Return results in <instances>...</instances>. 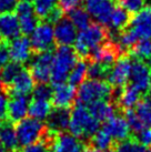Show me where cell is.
Masks as SVG:
<instances>
[{"instance_id":"6da1fadb","label":"cell","mask_w":151,"mask_h":152,"mask_svg":"<svg viewBox=\"0 0 151 152\" xmlns=\"http://www.w3.org/2000/svg\"><path fill=\"white\" fill-rule=\"evenodd\" d=\"M110 38L107 27L98 22H91L84 29L79 30L75 41V50L77 55L82 58H89L90 53L96 48Z\"/></svg>"},{"instance_id":"7a4b0ae2","label":"cell","mask_w":151,"mask_h":152,"mask_svg":"<svg viewBox=\"0 0 151 152\" xmlns=\"http://www.w3.org/2000/svg\"><path fill=\"white\" fill-rule=\"evenodd\" d=\"M78 57L75 48L70 46H59L54 53V62L51 68L50 81L54 86L65 83L68 76L78 61Z\"/></svg>"},{"instance_id":"3957f363","label":"cell","mask_w":151,"mask_h":152,"mask_svg":"<svg viewBox=\"0 0 151 152\" xmlns=\"http://www.w3.org/2000/svg\"><path fill=\"white\" fill-rule=\"evenodd\" d=\"M100 129V122L95 119L84 106L78 104L71 110L68 130L77 138H91Z\"/></svg>"},{"instance_id":"277c9868","label":"cell","mask_w":151,"mask_h":152,"mask_svg":"<svg viewBox=\"0 0 151 152\" xmlns=\"http://www.w3.org/2000/svg\"><path fill=\"white\" fill-rule=\"evenodd\" d=\"M113 89L103 80L89 79L79 85L77 91V103L81 106H89L98 100H110Z\"/></svg>"},{"instance_id":"5b68a950","label":"cell","mask_w":151,"mask_h":152,"mask_svg":"<svg viewBox=\"0 0 151 152\" xmlns=\"http://www.w3.org/2000/svg\"><path fill=\"white\" fill-rule=\"evenodd\" d=\"M15 129H16L19 145L26 147L41 139L42 135L46 132L47 127L40 120L28 117L17 122V126Z\"/></svg>"},{"instance_id":"8992f818","label":"cell","mask_w":151,"mask_h":152,"mask_svg":"<svg viewBox=\"0 0 151 152\" xmlns=\"http://www.w3.org/2000/svg\"><path fill=\"white\" fill-rule=\"evenodd\" d=\"M30 73L37 83H47L50 81L51 68L54 62V53L51 50L36 52L34 58H31Z\"/></svg>"},{"instance_id":"52a82bcc","label":"cell","mask_w":151,"mask_h":152,"mask_svg":"<svg viewBox=\"0 0 151 152\" xmlns=\"http://www.w3.org/2000/svg\"><path fill=\"white\" fill-rule=\"evenodd\" d=\"M30 43L34 52L51 50L55 45V34L52 23L48 21H42L38 23L36 29L30 34Z\"/></svg>"},{"instance_id":"ba28073f","label":"cell","mask_w":151,"mask_h":152,"mask_svg":"<svg viewBox=\"0 0 151 152\" xmlns=\"http://www.w3.org/2000/svg\"><path fill=\"white\" fill-rule=\"evenodd\" d=\"M121 56H123V53L120 47L118 46V43L108 39L98 48L92 50L89 57H90V60L97 61L102 66H105L106 68L110 69Z\"/></svg>"},{"instance_id":"9c48e42d","label":"cell","mask_w":151,"mask_h":152,"mask_svg":"<svg viewBox=\"0 0 151 152\" xmlns=\"http://www.w3.org/2000/svg\"><path fill=\"white\" fill-rule=\"evenodd\" d=\"M129 80L131 81V86L140 93L147 92L151 87V68L144 61L134 58L133 61H131Z\"/></svg>"},{"instance_id":"30bf717a","label":"cell","mask_w":151,"mask_h":152,"mask_svg":"<svg viewBox=\"0 0 151 152\" xmlns=\"http://www.w3.org/2000/svg\"><path fill=\"white\" fill-rule=\"evenodd\" d=\"M131 61L126 56H121L109 69L107 75V80L110 86L114 88H123L130 78Z\"/></svg>"},{"instance_id":"8fae6325","label":"cell","mask_w":151,"mask_h":152,"mask_svg":"<svg viewBox=\"0 0 151 152\" xmlns=\"http://www.w3.org/2000/svg\"><path fill=\"white\" fill-rule=\"evenodd\" d=\"M116 0H84V9L98 23L108 27Z\"/></svg>"},{"instance_id":"7c38bea8","label":"cell","mask_w":151,"mask_h":152,"mask_svg":"<svg viewBox=\"0 0 151 152\" xmlns=\"http://www.w3.org/2000/svg\"><path fill=\"white\" fill-rule=\"evenodd\" d=\"M16 16L19 20L21 34L29 36L39 23V18L34 10V6L29 1H20L16 7Z\"/></svg>"},{"instance_id":"4fadbf2b","label":"cell","mask_w":151,"mask_h":152,"mask_svg":"<svg viewBox=\"0 0 151 152\" xmlns=\"http://www.w3.org/2000/svg\"><path fill=\"white\" fill-rule=\"evenodd\" d=\"M127 28L138 39L151 38V6L143 7L139 12L134 13Z\"/></svg>"},{"instance_id":"5bb4252c","label":"cell","mask_w":151,"mask_h":152,"mask_svg":"<svg viewBox=\"0 0 151 152\" xmlns=\"http://www.w3.org/2000/svg\"><path fill=\"white\" fill-rule=\"evenodd\" d=\"M9 47V56L12 61L25 64L29 61L32 57V48L30 43V39L27 36H19L15 38L8 43Z\"/></svg>"},{"instance_id":"9a60e30c","label":"cell","mask_w":151,"mask_h":152,"mask_svg":"<svg viewBox=\"0 0 151 152\" xmlns=\"http://www.w3.org/2000/svg\"><path fill=\"white\" fill-rule=\"evenodd\" d=\"M29 109V98L27 94L10 92V99L8 102L7 118L11 122H19L27 117Z\"/></svg>"},{"instance_id":"2e32d148","label":"cell","mask_w":151,"mask_h":152,"mask_svg":"<svg viewBox=\"0 0 151 152\" xmlns=\"http://www.w3.org/2000/svg\"><path fill=\"white\" fill-rule=\"evenodd\" d=\"M55 42L59 46H71L77 38V28L69 18L62 17L55 23L54 27Z\"/></svg>"},{"instance_id":"e0dca14e","label":"cell","mask_w":151,"mask_h":152,"mask_svg":"<svg viewBox=\"0 0 151 152\" xmlns=\"http://www.w3.org/2000/svg\"><path fill=\"white\" fill-rule=\"evenodd\" d=\"M82 142L71 133H56L51 143V152H84Z\"/></svg>"},{"instance_id":"ac0fdd59","label":"cell","mask_w":151,"mask_h":152,"mask_svg":"<svg viewBox=\"0 0 151 152\" xmlns=\"http://www.w3.org/2000/svg\"><path fill=\"white\" fill-rule=\"evenodd\" d=\"M71 110L69 108H57L51 109L50 113L47 117V129L54 133H59L67 130L70 122Z\"/></svg>"},{"instance_id":"d6986e66","label":"cell","mask_w":151,"mask_h":152,"mask_svg":"<svg viewBox=\"0 0 151 152\" xmlns=\"http://www.w3.org/2000/svg\"><path fill=\"white\" fill-rule=\"evenodd\" d=\"M77 98V90L69 83L55 86L51 101L57 108H70Z\"/></svg>"},{"instance_id":"ffe728a7","label":"cell","mask_w":151,"mask_h":152,"mask_svg":"<svg viewBox=\"0 0 151 152\" xmlns=\"http://www.w3.org/2000/svg\"><path fill=\"white\" fill-rule=\"evenodd\" d=\"M21 34L19 20L12 12L0 15V39L11 41Z\"/></svg>"},{"instance_id":"44dd1931","label":"cell","mask_w":151,"mask_h":152,"mask_svg":"<svg viewBox=\"0 0 151 152\" xmlns=\"http://www.w3.org/2000/svg\"><path fill=\"white\" fill-rule=\"evenodd\" d=\"M108 133L111 135V138L116 141H122L129 138V126L127 123V120L122 115H116L113 114L110 119L105 121L103 127Z\"/></svg>"},{"instance_id":"7402d4cb","label":"cell","mask_w":151,"mask_h":152,"mask_svg":"<svg viewBox=\"0 0 151 152\" xmlns=\"http://www.w3.org/2000/svg\"><path fill=\"white\" fill-rule=\"evenodd\" d=\"M10 88H11L10 92L13 93H20V94L28 96L30 92H32L34 88V80L29 70L23 68L19 72V75L15 78L12 83L10 85Z\"/></svg>"},{"instance_id":"603a6c76","label":"cell","mask_w":151,"mask_h":152,"mask_svg":"<svg viewBox=\"0 0 151 152\" xmlns=\"http://www.w3.org/2000/svg\"><path fill=\"white\" fill-rule=\"evenodd\" d=\"M89 112L99 122H105L114 114V104L110 100H98L88 106Z\"/></svg>"},{"instance_id":"cb8c5ba5","label":"cell","mask_w":151,"mask_h":152,"mask_svg":"<svg viewBox=\"0 0 151 152\" xmlns=\"http://www.w3.org/2000/svg\"><path fill=\"white\" fill-rule=\"evenodd\" d=\"M0 143L7 151H16L19 145L16 129L11 123L0 121Z\"/></svg>"},{"instance_id":"d4e9b609","label":"cell","mask_w":151,"mask_h":152,"mask_svg":"<svg viewBox=\"0 0 151 152\" xmlns=\"http://www.w3.org/2000/svg\"><path fill=\"white\" fill-rule=\"evenodd\" d=\"M117 101L121 109H132L140 101V92L131 85L125 86V88L121 89V91H120V94L118 97Z\"/></svg>"},{"instance_id":"484cf974","label":"cell","mask_w":151,"mask_h":152,"mask_svg":"<svg viewBox=\"0 0 151 152\" xmlns=\"http://www.w3.org/2000/svg\"><path fill=\"white\" fill-rule=\"evenodd\" d=\"M130 19V13L126 9H123L121 6H116L110 16L108 28H111L116 31H121L128 27Z\"/></svg>"},{"instance_id":"4316f807","label":"cell","mask_w":151,"mask_h":152,"mask_svg":"<svg viewBox=\"0 0 151 152\" xmlns=\"http://www.w3.org/2000/svg\"><path fill=\"white\" fill-rule=\"evenodd\" d=\"M51 106L49 100H42V99H34L29 103L28 114L31 118L43 121L46 120L48 114L50 113Z\"/></svg>"},{"instance_id":"83f0119b","label":"cell","mask_w":151,"mask_h":152,"mask_svg":"<svg viewBox=\"0 0 151 152\" xmlns=\"http://www.w3.org/2000/svg\"><path fill=\"white\" fill-rule=\"evenodd\" d=\"M68 18L78 30H82L91 23V16L82 7H77L68 11Z\"/></svg>"},{"instance_id":"f1b7e54d","label":"cell","mask_w":151,"mask_h":152,"mask_svg":"<svg viewBox=\"0 0 151 152\" xmlns=\"http://www.w3.org/2000/svg\"><path fill=\"white\" fill-rule=\"evenodd\" d=\"M23 69L22 64L16 61H11L6 64L1 70H0V80L2 82L4 87H10L15 80V78L19 75V72Z\"/></svg>"},{"instance_id":"f546056e","label":"cell","mask_w":151,"mask_h":152,"mask_svg":"<svg viewBox=\"0 0 151 152\" xmlns=\"http://www.w3.org/2000/svg\"><path fill=\"white\" fill-rule=\"evenodd\" d=\"M87 71H88V64L84 60H78L68 76L67 80L69 82V85L76 87V86H79L80 83H82L86 80Z\"/></svg>"},{"instance_id":"4dcf8cb0","label":"cell","mask_w":151,"mask_h":152,"mask_svg":"<svg viewBox=\"0 0 151 152\" xmlns=\"http://www.w3.org/2000/svg\"><path fill=\"white\" fill-rule=\"evenodd\" d=\"M131 55L133 56L136 59L142 60H150L151 59V38L139 39L134 46L130 50Z\"/></svg>"},{"instance_id":"1f68e13d","label":"cell","mask_w":151,"mask_h":152,"mask_svg":"<svg viewBox=\"0 0 151 152\" xmlns=\"http://www.w3.org/2000/svg\"><path fill=\"white\" fill-rule=\"evenodd\" d=\"M112 141L113 139L111 138V135L105 130H99L97 131L96 133L91 137V140H90V145L93 147V148L98 149L100 151H106V150H109L112 147Z\"/></svg>"},{"instance_id":"d6a6232c","label":"cell","mask_w":151,"mask_h":152,"mask_svg":"<svg viewBox=\"0 0 151 152\" xmlns=\"http://www.w3.org/2000/svg\"><path fill=\"white\" fill-rule=\"evenodd\" d=\"M136 113L146 128H151V101L147 98L140 100L136 106Z\"/></svg>"},{"instance_id":"836d02e7","label":"cell","mask_w":151,"mask_h":152,"mask_svg":"<svg viewBox=\"0 0 151 152\" xmlns=\"http://www.w3.org/2000/svg\"><path fill=\"white\" fill-rule=\"evenodd\" d=\"M57 6L58 0H34V10L39 19H46Z\"/></svg>"},{"instance_id":"e575fe53","label":"cell","mask_w":151,"mask_h":152,"mask_svg":"<svg viewBox=\"0 0 151 152\" xmlns=\"http://www.w3.org/2000/svg\"><path fill=\"white\" fill-rule=\"evenodd\" d=\"M116 152H147V149L137 139H125L119 141L116 147Z\"/></svg>"},{"instance_id":"d590c367","label":"cell","mask_w":151,"mask_h":152,"mask_svg":"<svg viewBox=\"0 0 151 152\" xmlns=\"http://www.w3.org/2000/svg\"><path fill=\"white\" fill-rule=\"evenodd\" d=\"M109 69L102 66L101 64L97 62V61H90L88 64V71H87V76L89 79H98V80H103V78H107Z\"/></svg>"},{"instance_id":"8d00e7d4","label":"cell","mask_w":151,"mask_h":152,"mask_svg":"<svg viewBox=\"0 0 151 152\" xmlns=\"http://www.w3.org/2000/svg\"><path fill=\"white\" fill-rule=\"evenodd\" d=\"M125 118H126L127 123H128V126H129L130 131H132L136 134L142 130L143 128H146L143 126V123L140 121V119L138 118V115H137V113H136V111H134L133 109L126 110V112H125Z\"/></svg>"},{"instance_id":"74e56055","label":"cell","mask_w":151,"mask_h":152,"mask_svg":"<svg viewBox=\"0 0 151 152\" xmlns=\"http://www.w3.org/2000/svg\"><path fill=\"white\" fill-rule=\"evenodd\" d=\"M54 89L47 83H38L32 90L34 99H42V100H50L52 97Z\"/></svg>"},{"instance_id":"f35d334b","label":"cell","mask_w":151,"mask_h":152,"mask_svg":"<svg viewBox=\"0 0 151 152\" xmlns=\"http://www.w3.org/2000/svg\"><path fill=\"white\" fill-rule=\"evenodd\" d=\"M22 152H51V143L45 139H40L23 147Z\"/></svg>"},{"instance_id":"ab89813d","label":"cell","mask_w":151,"mask_h":152,"mask_svg":"<svg viewBox=\"0 0 151 152\" xmlns=\"http://www.w3.org/2000/svg\"><path fill=\"white\" fill-rule=\"evenodd\" d=\"M118 2L130 15L139 12L144 7V0H118Z\"/></svg>"},{"instance_id":"60d3db41","label":"cell","mask_w":151,"mask_h":152,"mask_svg":"<svg viewBox=\"0 0 151 152\" xmlns=\"http://www.w3.org/2000/svg\"><path fill=\"white\" fill-rule=\"evenodd\" d=\"M9 94L4 88L0 89V121H4L8 113Z\"/></svg>"},{"instance_id":"b9f144b4","label":"cell","mask_w":151,"mask_h":152,"mask_svg":"<svg viewBox=\"0 0 151 152\" xmlns=\"http://www.w3.org/2000/svg\"><path fill=\"white\" fill-rule=\"evenodd\" d=\"M9 47L8 41L0 39V70L8 64L9 61Z\"/></svg>"},{"instance_id":"7bdbcfd3","label":"cell","mask_w":151,"mask_h":152,"mask_svg":"<svg viewBox=\"0 0 151 152\" xmlns=\"http://www.w3.org/2000/svg\"><path fill=\"white\" fill-rule=\"evenodd\" d=\"M84 2V0H58V6L63 11H70L77 7H80V4Z\"/></svg>"},{"instance_id":"ee69618b","label":"cell","mask_w":151,"mask_h":152,"mask_svg":"<svg viewBox=\"0 0 151 152\" xmlns=\"http://www.w3.org/2000/svg\"><path fill=\"white\" fill-rule=\"evenodd\" d=\"M136 135H137V140L144 147L151 145V128H143Z\"/></svg>"},{"instance_id":"f6af8a7d","label":"cell","mask_w":151,"mask_h":152,"mask_svg":"<svg viewBox=\"0 0 151 152\" xmlns=\"http://www.w3.org/2000/svg\"><path fill=\"white\" fill-rule=\"evenodd\" d=\"M17 4L18 0H0V15L15 11Z\"/></svg>"},{"instance_id":"bcb514c9","label":"cell","mask_w":151,"mask_h":152,"mask_svg":"<svg viewBox=\"0 0 151 152\" xmlns=\"http://www.w3.org/2000/svg\"><path fill=\"white\" fill-rule=\"evenodd\" d=\"M62 17H63V10L60 8L59 6H57V7L47 16V18L45 20L48 22H50V23H56V22L58 21V20H60Z\"/></svg>"},{"instance_id":"7dc6e473","label":"cell","mask_w":151,"mask_h":152,"mask_svg":"<svg viewBox=\"0 0 151 152\" xmlns=\"http://www.w3.org/2000/svg\"><path fill=\"white\" fill-rule=\"evenodd\" d=\"M144 98H147V99H149L151 101V87L147 90V92H146V97Z\"/></svg>"},{"instance_id":"c3c4849f","label":"cell","mask_w":151,"mask_h":152,"mask_svg":"<svg viewBox=\"0 0 151 152\" xmlns=\"http://www.w3.org/2000/svg\"><path fill=\"white\" fill-rule=\"evenodd\" d=\"M0 152H7V150L4 148V145L0 143Z\"/></svg>"},{"instance_id":"681fc988","label":"cell","mask_w":151,"mask_h":152,"mask_svg":"<svg viewBox=\"0 0 151 152\" xmlns=\"http://www.w3.org/2000/svg\"><path fill=\"white\" fill-rule=\"evenodd\" d=\"M99 152H116V151H113V150L109 149V150H106V151H99Z\"/></svg>"},{"instance_id":"f907efd6","label":"cell","mask_w":151,"mask_h":152,"mask_svg":"<svg viewBox=\"0 0 151 152\" xmlns=\"http://www.w3.org/2000/svg\"><path fill=\"white\" fill-rule=\"evenodd\" d=\"M4 88V86H2V82H1V80H0V89Z\"/></svg>"},{"instance_id":"816d5d0a","label":"cell","mask_w":151,"mask_h":152,"mask_svg":"<svg viewBox=\"0 0 151 152\" xmlns=\"http://www.w3.org/2000/svg\"><path fill=\"white\" fill-rule=\"evenodd\" d=\"M21 1H29V2H31V1H34V0H21Z\"/></svg>"},{"instance_id":"f5cc1de1","label":"cell","mask_w":151,"mask_h":152,"mask_svg":"<svg viewBox=\"0 0 151 152\" xmlns=\"http://www.w3.org/2000/svg\"><path fill=\"white\" fill-rule=\"evenodd\" d=\"M147 152H151V150H149V151H147Z\"/></svg>"},{"instance_id":"db71d44e","label":"cell","mask_w":151,"mask_h":152,"mask_svg":"<svg viewBox=\"0 0 151 152\" xmlns=\"http://www.w3.org/2000/svg\"><path fill=\"white\" fill-rule=\"evenodd\" d=\"M12 152H17V151H12Z\"/></svg>"}]
</instances>
